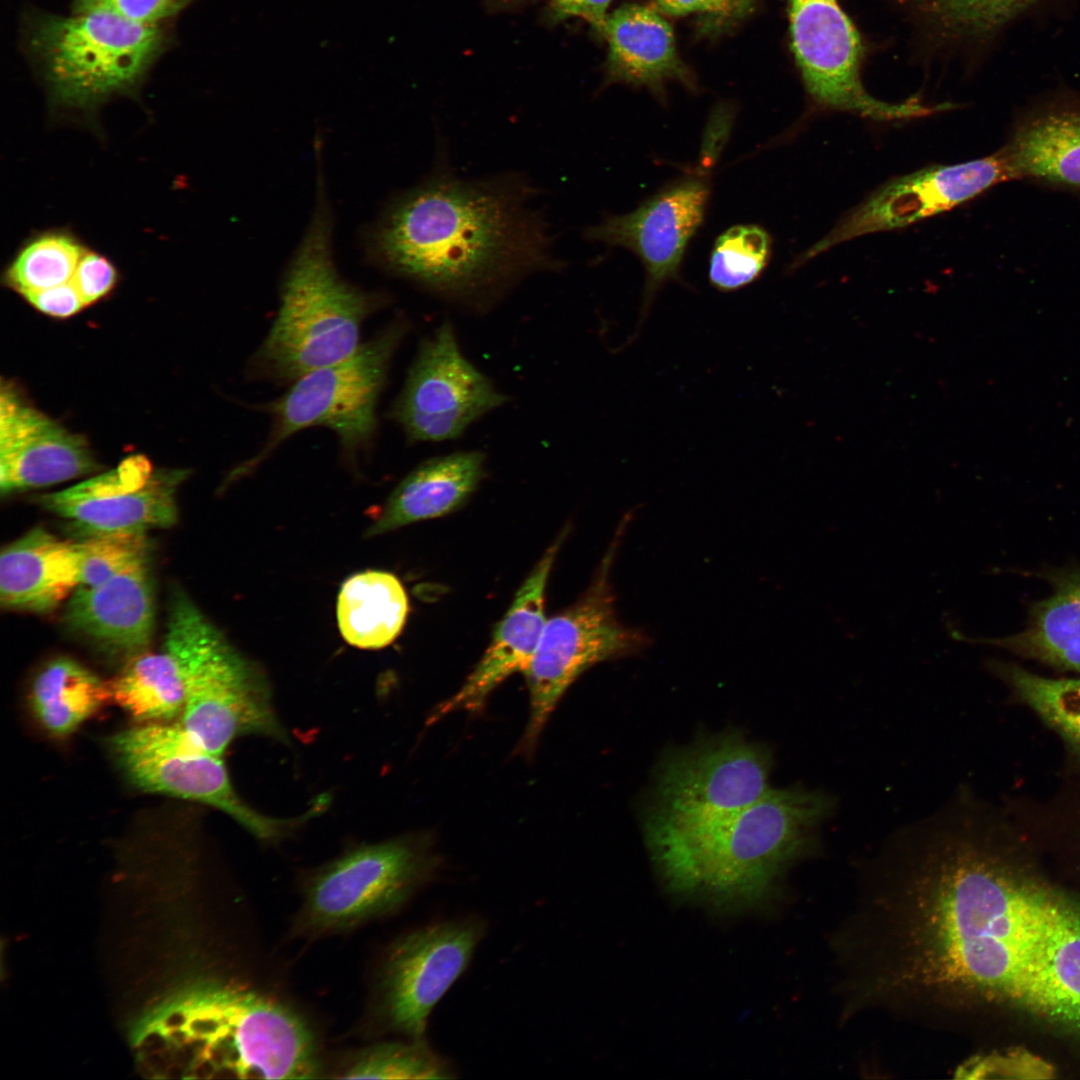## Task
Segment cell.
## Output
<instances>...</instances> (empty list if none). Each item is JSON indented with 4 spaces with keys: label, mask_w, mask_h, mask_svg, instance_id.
Wrapping results in <instances>:
<instances>
[{
    "label": "cell",
    "mask_w": 1080,
    "mask_h": 1080,
    "mask_svg": "<svg viewBox=\"0 0 1080 1080\" xmlns=\"http://www.w3.org/2000/svg\"><path fill=\"white\" fill-rule=\"evenodd\" d=\"M1055 1068L1023 1048L978 1055L956 1070L959 1079H1051Z\"/></svg>",
    "instance_id": "cell-37"
},
{
    "label": "cell",
    "mask_w": 1080,
    "mask_h": 1080,
    "mask_svg": "<svg viewBox=\"0 0 1080 1080\" xmlns=\"http://www.w3.org/2000/svg\"><path fill=\"white\" fill-rule=\"evenodd\" d=\"M322 184L285 272L277 316L256 356L258 367L279 379L294 381L349 357L361 345L363 321L382 303V297L354 287L337 272Z\"/></svg>",
    "instance_id": "cell-4"
},
{
    "label": "cell",
    "mask_w": 1080,
    "mask_h": 1080,
    "mask_svg": "<svg viewBox=\"0 0 1080 1080\" xmlns=\"http://www.w3.org/2000/svg\"><path fill=\"white\" fill-rule=\"evenodd\" d=\"M746 0H655L663 14L683 16L691 13L728 14Z\"/></svg>",
    "instance_id": "cell-42"
},
{
    "label": "cell",
    "mask_w": 1080,
    "mask_h": 1080,
    "mask_svg": "<svg viewBox=\"0 0 1080 1080\" xmlns=\"http://www.w3.org/2000/svg\"><path fill=\"white\" fill-rule=\"evenodd\" d=\"M439 864L418 837L352 849L308 878L294 930L321 936L392 915L432 880Z\"/></svg>",
    "instance_id": "cell-9"
},
{
    "label": "cell",
    "mask_w": 1080,
    "mask_h": 1080,
    "mask_svg": "<svg viewBox=\"0 0 1080 1080\" xmlns=\"http://www.w3.org/2000/svg\"><path fill=\"white\" fill-rule=\"evenodd\" d=\"M630 518L625 515L585 593L547 619L531 662L523 672L529 717L521 750L531 752L570 685L593 665L633 655L649 644L641 629L623 624L616 610L610 572Z\"/></svg>",
    "instance_id": "cell-8"
},
{
    "label": "cell",
    "mask_w": 1080,
    "mask_h": 1080,
    "mask_svg": "<svg viewBox=\"0 0 1080 1080\" xmlns=\"http://www.w3.org/2000/svg\"><path fill=\"white\" fill-rule=\"evenodd\" d=\"M85 251L70 232L41 233L20 249L5 279L20 294L69 282Z\"/></svg>",
    "instance_id": "cell-33"
},
{
    "label": "cell",
    "mask_w": 1080,
    "mask_h": 1080,
    "mask_svg": "<svg viewBox=\"0 0 1080 1080\" xmlns=\"http://www.w3.org/2000/svg\"><path fill=\"white\" fill-rule=\"evenodd\" d=\"M112 703L108 680L83 664L58 657L35 675L29 692L32 714L49 736L66 738L106 704Z\"/></svg>",
    "instance_id": "cell-28"
},
{
    "label": "cell",
    "mask_w": 1080,
    "mask_h": 1080,
    "mask_svg": "<svg viewBox=\"0 0 1080 1080\" xmlns=\"http://www.w3.org/2000/svg\"><path fill=\"white\" fill-rule=\"evenodd\" d=\"M193 0H74L73 13L108 12L142 24H159Z\"/></svg>",
    "instance_id": "cell-38"
},
{
    "label": "cell",
    "mask_w": 1080,
    "mask_h": 1080,
    "mask_svg": "<svg viewBox=\"0 0 1080 1080\" xmlns=\"http://www.w3.org/2000/svg\"><path fill=\"white\" fill-rule=\"evenodd\" d=\"M186 474L184 470L153 472L145 458L132 457L115 470L42 495L39 503L86 536L146 533L177 521L176 492Z\"/></svg>",
    "instance_id": "cell-17"
},
{
    "label": "cell",
    "mask_w": 1080,
    "mask_h": 1080,
    "mask_svg": "<svg viewBox=\"0 0 1080 1080\" xmlns=\"http://www.w3.org/2000/svg\"><path fill=\"white\" fill-rule=\"evenodd\" d=\"M71 282L87 306L100 300L114 288L117 271L105 256L86 250Z\"/></svg>",
    "instance_id": "cell-39"
},
{
    "label": "cell",
    "mask_w": 1080,
    "mask_h": 1080,
    "mask_svg": "<svg viewBox=\"0 0 1080 1080\" xmlns=\"http://www.w3.org/2000/svg\"><path fill=\"white\" fill-rule=\"evenodd\" d=\"M982 642L1080 672V570L1055 577L1053 591L1033 607L1023 631Z\"/></svg>",
    "instance_id": "cell-29"
},
{
    "label": "cell",
    "mask_w": 1080,
    "mask_h": 1080,
    "mask_svg": "<svg viewBox=\"0 0 1080 1080\" xmlns=\"http://www.w3.org/2000/svg\"><path fill=\"white\" fill-rule=\"evenodd\" d=\"M164 643L176 655L184 679L179 722L203 749L223 757L242 736L287 741L265 674L177 588L170 599Z\"/></svg>",
    "instance_id": "cell-5"
},
{
    "label": "cell",
    "mask_w": 1080,
    "mask_h": 1080,
    "mask_svg": "<svg viewBox=\"0 0 1080 1080\" xmlns=\"http://www.w3.org/2000/svg\"><path fill=\"white\" fill-rule=\"evenodd\" d=\"M407 331V321L397 319L349 357L294 380L284 395L266 406L273 418L271 435L244 467L255 466L285 439L308 427L334 431L350 453L365 446L376 430V404L392 357Z\"/></svg>",
    "instance_id": "cell-11"
},
{
    "label": "cell",
    "mask_w": 1080,
    "mask_h": 1080,
    "mask_svg": "<svg viewBox=\"0 0 1080 1080\" xmlns=\"http://www.w3.org/2000/svg\"><path fill=\"white\" fill-rule=\"evenodd\" d=\"M452 1066L425 1039L380 1042L358 1050L336 1070L341 1079H447Z\"/></svg>",
    "instance_id": "cell-32"
},
{
    "label": "cell",
    "mask_w": 1080,
    "mask_h": 1080,
    "mask_svg": "<svg viewBox=\"0 0 1080 1080\" xmlns=\"http://www.w3.org/2000/svg\"><path fill=\"white\" fill-rule=\"evenodd\" d=\"M771 240L754 225H738L724 232L712 251L709 280L721 291L740 289L757 279L768 263Z\"/></svg>",
    "instance_id": "cell-35"
},
{
    "label": "cell",
    "mask_w": 1080,
    "mask_h": 1080,
    "mask_svg": "<svg viewBox=\"0 0 1080 1080\" xmlns=\"http://www.w3.org/2000/svg\"><path fill=\"white\" fill-rule=\"evenodd\" d=\"M1009 1001L1080 1032V906L1059 898Z\"/></svg>",
    "instance_id": "cell-23"
},
{
    "label": "cell",
    "mask_w": 1080,
    "mask_h": 1080,
    "mask_svg": "<svg viewBox=\"0 0 1080 1080\" xmlns=\"http://www.w3.org/2000/svg\"><path fill=\"white\" fill-rule=\"evenodd\" d=\"M164 43L159 24L100 11L45 17L31 38L52 99L78 109L134 89Z\"/></svg>",
    "instance_id": "cell-7"
},
{
    "label": "cell",
    "mask_w": 1080,
    "mask_h": 1080,
    "mask_svg": "<svg viewBox=\"0 0 1080 1080\" xmlns=\"http://www.w3.org/2000/svg\"><path fill=\"white\" fill-rule=\"evenodd\" d=\"M85 439L25 403L11 386L0 395L3 494L58 484L98 469Z\"/></svg>",
    "instance_id": "cell-19"
},
{
    "label": "cell",
    "mask_w": 1080,
    "mask_h": 1080,
    "mask_svg": "<svg viewBox=\"0 0 1080 1080\" xmlns=\"http://www.w3.org/2000/svg\"><path fill=\"white\" fill-rule=\"evenodd\" d=\"M112 703L134 724L179 722L185 706V685L179 661L164 643L159 652L140 653L122 664L108 680Z\"/></svg>",
    "instance_id": "cell-30"
},
{
    "label": "cell",
    "mask_w": 1080,
    "mask_h": 1080,
    "mask_svg": "<svg viewBox=\"0 0 1080 1080\" xmlns=\"http://www.w3.org/2000/svg\"><path fill=\"white\" fill-rule=\"evenodd\" d=\"M1001 150L1013 180L1080 198V95L1056 93L1018 112Z\"/></svg>",
    "instance_id": "cell-21"
},
{
    "label": "cell",
    "mask_w": 1080,
    "mask_h": 1080,
    "mask_svg": "<svg viewBox=\"0 0 1080 1080\" xmlns=\"http://www.w3.org/2000/svg\"><path fill=\"white\" fill-rule=\"evenodd\" d=\"M485 462L483 452L469 450L420 464L392 492L369 527L368 535H380L458 510L484 478Z\"/></svg>",
    "instance_id": "cell-25"
},
{
    "label": "cell",
    "mask_w": 1080,
    "mask_h": 1080,
    "mask_svg": "<svg viewBox=\"0 0 1080 1080\" xmlns=\"http://www.w3.org/2000/svg\"><path fill=\"white\" fill-rule=\"evenodd\" d=\"M994 666L1034 711L1080 750V679L1047 678L1009 664Z\"/></svg>",
    "instance_id": "cell-34"
},
{
    "label": "cell",
    "mask_w": 1080,
    "mask_h": 1080,
    "mask_svg": "<svg viewBox=\"0 0 1080 1080\" xmlns=\"http://www.w3.org/2000/svg\"><path fill=\"white\" fill-rule=\"evenodd\" d=\"M534 195L517 175L466 180L440 166L390 205L368 247L391 272L481 315L522 280L562 265Z\"/></svg>",
    "instance_id": "cell-2"
},
{
    "label": "cell",
    "mask_w": 1080,
    "mask_h": 1080,
    "mask_svg": "<svg viewBox=\"0 0 1080 1080\" xmlns=\"http://www.w3.org/2000/svg\"><path fill=\"white\" fill-rule=\"evenodd\" d=\"M770 752L736 732L678 752L660 769L648 827L682 829L738 812L770 789Z\"/></svg>",
    "instance_id": "cell-12"
},
{
    "label": "cell",
    "mask_w": 1080,
    "mask_h": 1080,
    "mask_svg": "<svg viewBox=\"0 0 1080 1080\" xmlns=\"http://www.w3.org/2000/svg\"><path fill=\"white\" fill-rule=\"evenodd\" d=\"M21 295L40 312L58 318L72 316L86 306L71 280L54 287L28 291Z\"/></svg>",
    "instance_id": "cell-40"
},
{
    "label": "cell",
    "mask_w": 1080,
    "mask_h": 1080,
    "mask_svg": "<svg viewBox=\"0 0 1080 1080\" xmlns=\"http://www.w3.org/2000/svg\"><path fill=\"white\" fill-rule=\"evenodd\" d=\"M565 533L548 547L517 591L491 642L463 685L433 711L430 722L453 711L474 712L489 694L516 672H524L540 642L547 618L545 591Z\"/></svg>",
    "instance_id": "cell-20"
},
{
    "label": "cell",
    "mask_w": 1080,
    "mask_h": 1080,
    "mask_svg": "<svg viewBox=\"0 0 1080 1080\" xmlns=\"http://www.w3.org/2000/svg\"><path fill=\"white\" fill-rule=\"evenodd\" d=\"M485 933V922L470 915L397 938L384 953L376 977V1016L383 1028L425 1039L431 1011L467 969Z\"/></svg>",
    "instance_id": "cell-13"
},
{
    "label": "cell",
    "mask_w": 1080,
    "mask_h": 1080,
    "mask_svg": "<svg viewBox=\"0 0 1080 1080\" xmlns=\"http://www.w3.org/2000/svg\"><path fill=\"white\" fill-rule=\"evenodd\" d=\"M209 1072L238 1078L311 1079L321 1072L314 1035L293 1009L249 986L202 991L184 1027Z\"/></svg>",
    "instance_id": "cell-6"
},
{
    "label": "cell",
    "mask_w": 1080,
    "mask_h": 1080,
    "mask_svg": "<svg viewBox=\"0 0 1080 1080\" xmlns=\"http://www.w3.org/2000/svg\"><path fill=\"white\" fill-rule=\"evenodd\" d=\"M409 612L405 588L392 573L366 570L342 584L336 606L339 631L350 645L380 649L401 633Z\"/></svg>",
    "instance_id": "cell-27"
},
{
    "label": "cell",
    "mask_w": 1080,
    "mask_h": 1080,
    "mask_svg": "<svg viewBox=\"0 0 1080 1080\" xmlns=\"http://www.w3.org/2000/svg\"><path fill=\"white\" fill-rule=\"evenodd\" d=\"M1013 181L1001 148L982 158L933 166L882 186L807 250L803 263L845 241L898 229L953 209L992 187Z\"/></svg>",
    "instance_id": "cell-16"
},
{
    "label": "cell",
    "mask_w": 1080,
    "mask_h": 1080,
    "mask_svg": "<svg viewBox=\"0 0 1080 1080\" xmlns=\"http://www.w3.org/2000/svg\"><path fill=\"white\" fill-rule=\"evenodd\" d=\"M80 585L76 543L35 528L5 546L0 557V602L7 610L48 613Z\"/></svg>",
    "instance_id": "cell-24"
},
{
    "label": "cell",
    "mask_w": 1080,
    "mask_h": 1080,
    "mask_svg": "<svg viewBox=\"0 0 1080 1080\" xmlns=\"http://www.w3.org/2000/svg\"><path fill=\"white\" fill-rule=\"evenodd\" d=\"M508 401L462 353L452 323L443 321L421 343L391 416L411 442L461 436Z\"/></svg>",
    "instance_id": "cell-14"
},
{
    "label": "cell",
    "mask_w": 1080,
    "mask_h": 1080,
    "mask_svg": "<svg viewBox=\"0 0 1080 1080\" xmlns=\"http://www.w3.org/2000/svg\"><path fill=\"white\" fill-rule=\"evenodd\" d=\"M613 0H551L553 16L558 20L579 17L601 32Z\"/></svg>",
    "instance_id": "cell-41"
},
{
    "label": "cell",
    "mask_w": 1080,
    "mask_h": 1080,
    "mask_svg": "<svg viewBox=\"0 0 1080 1080\" xmlns=\"http://www.w3.org/2000/svg\"><path fill=\"white\" fill-rule=\"evenodd\" d=\"M79 586H94L148 564L149 542L144 532H113L87 536L76 543Z\"/></svg>",
    "instance_id": "cell-36"
},
{
    "label": "cell",
    "mask_w": 1080,
    "mask_h": 1080,
    "mask_svg": "<svg viewBox=\"0 0 1080 1080\" xmlns=\"http://www.w3.org/2000/svg\"><path fill=\"white\" fill-rule=\"evenodd\" d=\"M1042 0H905L914 14L946 41L991 37Z\"/></svg>",
    "instance_id": "cell-31"
},
{
    "label": "cell",
    "mask_w": 1080,
    "mask_h": 1080,
    "mask_svg": "<svg viewBox=\"0 0 1080 1080\" xmlns=\"http://www.w3.org/2000/svg\"><path fill=\"white\" fill-rule=\"evenodd\" d=\"M106 747L138 790L218 809L258 840L278 841L309 819L272 818L250 807L234 789L223 757L203 749L180 722L134 724L109 736Z\"/></svg>",
    "instance_id": "cell-10"
},
{
    "label": "cell",
    "mask_w": 1080,
    "mask_h": 1080,
    "mask_svg": "<svg viewBox=\"0 0 1080 1080\" xmlns=\"http://www.w3.org/2000/svg\"><path fill=\"white\" fill-rule=\"evenodd\" d=\"M64 616L71 628L123 663L147 651L155 625L148 564L94 586H78Z\"/></svg>",
    "instance_id": "cell-22"
},
{
    "label": "cell",
    "mask_w": 1080,
    "mask_h": 1080,
    "mask_svg": "<svg viewBox=\"0 0 1080 1080\" xmlns=\"http://www.w3.org/2000/svg\"><path fill=\"white\" fill-rule=\"evenodd\" d=\"M601 33L615 79L649 87L673 79L689 82L673 29L656 7L623 5L608 14Z\"/></svg>",
    "instance_id": "cell-26"
},
{
    "label": "cell",
    "mask_w": 1080,
    "mask_h": 1080,
    "mask_svg": "<svg viewBox=\"0 0 1080 1080\" xmlns=\"http://www.w3.org/2000/svg\"><path fill=\"white\" fill-rule=\"evenodd\" d=\"M908 840L869 902L866 1000L943 1016L1009 1000L1059 898L979 844L951 809Z\"/></svg>",
    "instance_id": "cell-1"
},
{
    "label": "cell",
    "mask_w": 1080,
    "mask_h": 1080,
    "mask_svg": "<svg viewBox=\"0 0 1080 1080\" xmlns=\"http://www.w3.org/2000/svg\"><path fill=\"white\" fill-rule=\"evenodd\" d=\"M834 800L802 786L771 788L748 807L696 826L648 827L668 886L724 908L764 900L779 874L816 844Z\"/></svg>",
    "instance_id": "cell-3"
},
{
    "label": "cell",
    "mask_w": 1080,
    "mask_h": 1080,
    "mask_svg": "<svg viewBox=\"0 0 1080 1080\" xmlns=\"http://www.w3.org/2000/svg\"><path fill=\"white\" fill-rule=\"evenodd\" d=\"M709 189L697 178L686 179L658 193L637 210L605 219L586 231V237L632 250L644 264L647 278L642 323L658 290L678 278L690 238L700 226Z\"/></svg>",
    "instance_id": "cell-18"
},
{
    "label": "cell",
    "mask_w": 1080,
    "mask_h": 1080,
    "mask_svg": "<svg viewBox=\"0 0 1080 1080\" xmlns=\"http://www.w3.org/2000/svg\"><path fill=\"white\" fill-rule=\"evenodd\" d=\"M792 49L807 91L824 108L879 121L922 117L923 104L887 103L862 84L863 46L838 0H789Z\"/></svg>",
    "instance_id": "cell-15"
}]
</instances>
